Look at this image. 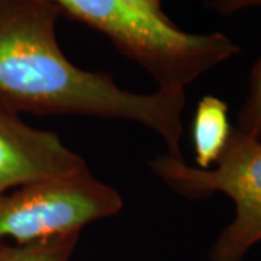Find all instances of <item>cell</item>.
<instances>
[{"label":"cell","instance_id":"cell-9","mask_svg":"<svg viewBox=\"0 0 261 261\" xmlns=\"http://www.w3.org/2000/svg\"><path fill=\"white\" fill-rule=\"evenodd\" d=\"M206 3L222 15H231L245 8H261V0H205Z\"/></svg>","mask_w":261,"mask_h":261},{"label":"cell","instance_id":"cell-5","mask_svg":"<svg viewBox=\"0 0 261 261\" xmlns=\"http://www.w3.org/2000/svg\"><path fill=\"white\" fill-rule=\"evenodd\" d=\"M89 170L56 134L29 126L0 100V193L45 178Z\"/></svg>","mask_w":261,"mask_h":261},{"label":"cell","instance_id":"cell-8","mask_svg":"<svg viewBox=\"0 0 261 261\" xmlns=\"http://www.w3.org/2000/svg\"><path fill=\"white\" fill-rule=\"evenodd\" d=\"M235 129L252 138H261V57L252 65L248 92L237 116Z\"/></svg>","mask_w":261,"mask_h":261},{"label":"cell","instance_id":"cell-2","mask_svg":"<svg viewBox=\"0 0 261 261\" xmlns=\"http://www.w3.org/2000/svg\"><path fill=\"white\" fill-rule=\"evenodd\" d=\"M53 2L105 34L157 82L159 89L185 90L206 71L240 53V47L222 32L189 34L170 19L155 18L125 0Z\"/></svg>","mask_w":261,"mask_h":261},{"label":"cell","instance_id":"cell-3","mask_svg":"<svg viewBox=\"0 0 261 261\" xmlns=\"http://www.w3.org/2000/svg\"><path fill=\"white\" fill-rule=\"evenodd\" d=\"M152 171L168 187L186 197L224 193L233 202L232 222L219 233L211 261H243L261 241V138L232 128L221 159L209 170L192 167L185 159L167 155L151 163Z\"/></svg>","mask_w":261,"mask_h":261},{"label":"cell","instance_id":"cell-11","mask_svg":"<svg viewBox=\"0 0 261 261\" xmlns=\"http://www.w3.org/2000/svg\"><path fill=\"white\" fill-rule=\"evenodd\" d=\"M5 2H6V0H0V8L3 6V3H5Z\"/></svg>","mask_w":261,"mask_h":261},{"label":"cell","instance_id":"cell-7","mask_svg":"<svg viewBox=\"0 0 261 261\" xmlns=\"http://www.w3.org/2000/svg\"><path fill=\"white\" fill-rule=\"evenodd\" d=\"M79 235L54 237L28 244H0V261H70Z\"/></svg>","mask_w":261,"mask_h":261},{"label":"cell","instance_id":"cell-10","mask_svg":"<svg viewBox=\"0 0 261 261\" xmlns=\"http://www.w3.org/2000/svg\"><path fill=\"white\" fill-rule=\"evenodd\" d=\"M126 3H129L130 6L137 8V9L142 10L148 15H152L155 18L160 19H168L160 6V0H125Z\"/></svg>","mask_w":261,"mask_h":261},{"label":"cell","instance_id":"cell-1","mask_svg":"<svg viewBox=\"0 0 261 261\" xmlns=\"http://www.w3.org/2000/svg\"><path fill=\"white\" fill-rule=\"evenodd\" d=\"M53 0H6L0 8V100L15 111L137 122L160 135L167 157L183 160L185 90L135 93L63 54Z\"/></svg>","mask_w":261,"mask_h":261},{"label":"cell","instance_id":"cell-6","mask_svg":"<svg viewBox=\"0 0 261 261\" xmlns=\"http://www.w3.org/2000/svg\"><path fill=\"white\" fill-rule=\"evenodd\" d=\"M232 126L228 116V105L215 97L206 96L197 103L192 138L197 168L209 170L221 159L229 141Z\"/></svg>","mask_w":261,"mask_h":261},{"label":"cell","instance_id":"cell-4","mask_svg":"<svg viewBox=\"0 0 261 261\" xmlns=\"http://www.w3.org/2000/svg\"><path fill=\"white\" fill-rule=\"evenodd\" d=\"M121 209V195L89 170L38 180L0 193V241L28 244L74 235Z\"/></svg>","mask_w":261,"mask_h":261}]
</instances>
